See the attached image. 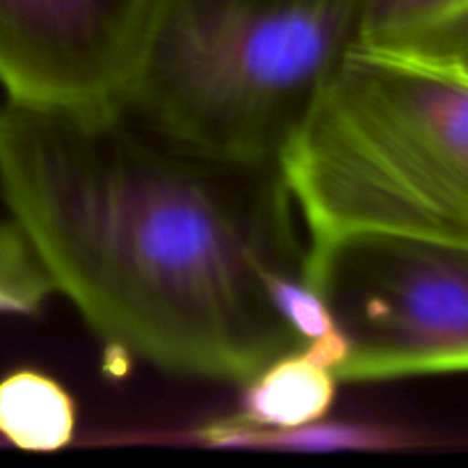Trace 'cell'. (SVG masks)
<instances>
[{
	"instance_id": "1",
	"label": "cell",
	"mask_w": 468,
	"mask_h": 468,
	"mask_svg": "<svg viewBox=\"0 0 468 468\" xmlns=\"http://www.w3.org/2000/svg\"><path fill=\"white\" fill-rule=\"evenodd\" d=\"M0 192L105 350L247 384L302 341L274 283L304 272L274 163L186 144L126 108L0 103Z\"/></svg>"
},
{
	"instance_id": "2",
	"label": "cell",
	"mask_w": 468,
	"mask_h": 468,
	"mask_svg": "<svg viewBox=\"0 0 468 468\" xmlns=\"http://www.w3.org/2000/svg\"><path fill=\"white\" fill-rule=\"evenodd\" d=\"M279 169L309 238L468 240V64L355 46Z\"/></svg>"
},
{
	"instance_id": "3",
	"label": "cell",
	"mask_w": 468,
	"mask_h": 468,
	"mask_svg": "<svg viewBox=\"0 0 468 468\" xmlns=\"http://www.w3.org/2000/svg\"><path fill=\"white\" fill-rule=\"evenodd\" d=\"M366 0H160L123 108L224 158L279 165Z\"/></svg>"
},
{
	"instance_id": "4",
	"label": "cell",
	"mask_w": 468,
	"mask_h": 468,
	"mask_svg": "<svg viewBox=\"0 0 468 468\" xmlns=\"http://www.w3.org/2000/svg\"><path fill=\"white\" fill-rule=\"evenodd\" d=\"M304 279L346 336L338 382L468 373V240L309 238Z\"/></svg>"
},
{
	"instance_id": "5",
	"label": "cell",
	"mask_w": 468,
	"mask_h": 468,
	"mask_svg": "<svg viewBox=\"0 0 468 468\" xmlns=\"http://www.w3.org/2000/svg\"><path fill=\"white\" fill-rule=\"evenodd\" d=\"M160 0H0L7 101L105 112L126 103Z\"/></svg>"
},
{
	"instance_id": "6",
	"label": "cell",
	"mask_w": 468,
	"mask_h": 468,
	"mask_svg": "<svg viewBox=\"0 0 468 468\" xmlns=\"http://www.w3.org/2000/svg\"><path fill=\"white\" fill-rule=\"evenodd\" d=\"M356 46L468 64V0H366Z\"/></svg>"
},
{
	"instance_id": "7",
	"label": "cell",
	"mask_w": 468,
	"mask_h": 468,
	"mask_svg": "<svg viewBox=\"0 0 468 468\" xmlns=\"http://www.w3.org/2000/svg\"><path fill=\"white\" fill-rule=\"evenodd\" d=\"M336 375L306 350L288 352L250 379L236 414L242 423L292 430L323 420L336 398Z\"/></svg>"
},
{
	"instance_id": "8",
	"label": "cell",
	"mask_w": 468,
	"mask_h": 468,
	"mask_svg": "<svg viewBox=\"0 0 468 468\" xmlns=\"http://www.w3.org/2000/svg\"><path fill=\"white\" fill-rule=\"evenodd\" d=\"M76 402L55 378L18 368L0 379V437L18 451L55 452L76 434Z\"/></svg>"
},
{
	"instance_id": "9",
	"label": "cell",
	"mask_w": 468,
	"mask_h": 468,
	"mask_svg": "<svg viewBox=\"0 0 468 468\" xmlns=\"http://www.w3.org/2000/svg\"><path fill=\"white\" fill-rule=\"evenodd\" d=\"M195 439L219 448H291V451H387L419 443L400 430L382 425L315 423L292 430H270L242 423L236 416L210 420L195 430Z\"/></svg>"
},
{
	"instance_id": "10",
	"label": "cell",
	"mask_w": 468,
	"mask_h": 468,
	"mask_svg": "<svg viewBox=\"0 0 468 468\" xmlns=\"http://www.w3.org/2000/svg\"><path fill=\"white\" fill-rule=\"evenodd\" d=\"M53 292V282L23 229L14 219L0 222V314L32 315Z\"/></svg>"
}]
</instances>
